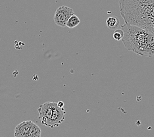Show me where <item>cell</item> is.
<instances>
[{"label":"cell","instance_id":"obj_1","mask_svg":"<svg viewBox=\"0 0 154 137\" xmlns=\"http://www.w3.org/2000/svg\"><path fill=\"white\" fill-rule=\"evenodd\" d=\"M126 23L140 26L154 34V0H120Z\"/></svg>","mask_w":154,"mask_h":137},{"label":"cell","instance_id":"obj_2","mask_svg":"<svg viewBox=\"0 0 154 137\" xmlns=\"http://www.w3.org/2000/svg\"><path fill=\"white\" fill-rule=\"evenodd\" d=\"M123 32L122 42L128 51L143 57H154V34L143 28L125 23L121 29Z\"/></svg>","mask_w":154,"mask_h":137},{"label":"cell","instance_id":"obj_3","mask_svg":"<svg viewBox=\"0 0 154 137\" xmlns=\"http://www.w3.org/2000/svg\"><path fill=\"white\" fill-rule=\"evenodd\" d=\"M38 118L41 123L50 128L57 127L65 119L64 108L59 107L57 103L48 101L38 108Z\"/></svg>","mask_w":154,"mask_h":137},{"label":"cell","instance_id":"obj_4","mask_svg":"<svg viewBox=\"0 0 154 137\" xmlns=\"http://www.w3.org/2000/svg\"><path fill=\"white\" fill-rule=\"evenodd\" d=\"M40 128L31 121L20 123L15 129V137H41Z\"/></svg>","mask_w":154,"mask_h":137},{"label":"cell","instance_id":"obj_5","mask_svg":"<svg viewBox=\"0 0 154 137\" xmlns=\"http://www.w3.org/2000/svg\"><path fill=\"white\" fill-rule=\"evenodd\" d=\"M73 15H75V13L72 8L66 5L60 6L55 12L54 16V22L59 26L66 27L69 19Z\"/></svg>","mask_w":154,"mask_h":137},{"label":"cell","instance_id":"obj_6","mask_svg":"<svg viewBox=\"0 0 154 137\" xmlns=\"http://www.w3.org/2000/svg\"><path fill=\"white\" fill-rule=\"evenodd\" d=\"M106 25L111 30H116L120 25V21L117 17H109L106 20Z\"/></svg>","mask_w":154,"mask_h":137},{"label":"cell","instance_id":"obj_7","mask_svg":"<svg viewBox=\"0 0 154 137\" xmlns=\"http://www.w3.org/2000/svg\"><path fill=\"white\" fill-rule=\"evenodd\" d=\"M80 23V20L76 15H72L69 19L67 23H66V26L69 28V29H74L76 26L79 25Z\"/></svg>","mask_w":154,"mask_h":137},{"label":"cell","instance_id":"obj_8","mask_svg":"<svg viewBox=\"0 0 154 137\" xmlns=\"http://www.w3.org/2000/svg\"><path fill=\"white\" fill-rule=\"evenodd\" d=\"M113 37L117 41L122 40V37H123V32H122L121 29H116L114 32Z\"/></svg>","mask_w":154,"mask_h":137},{"label":"cell","instance_id":"obj_9","mask_svg":"<svg viewBox=\"0 0 154 137\" xmlns=\"http://www.w3.org/2000/svg\"><path fill=\"white\" fill-rule=\"evenodd\" d=\"M57 105L61 108H63L64 107V103L63 102V101H59V102H57Z\"/></svg>","mask_w":154,"mask_h":137}]
</instances>
